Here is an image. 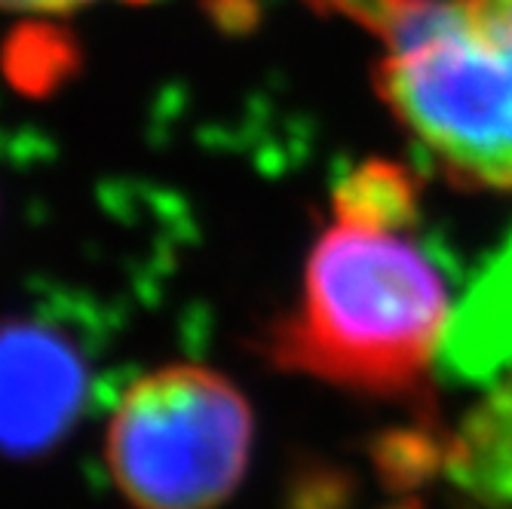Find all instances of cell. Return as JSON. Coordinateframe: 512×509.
Returning <instances> with one entry per match:
<instances>
[{
	"mask_svg": "<svg viewBox=\"0 0 512 509\" xmlns=\"http://www.w3.org/2000/svg\"><path fill=\"white\" fill-rule=\"evenodd\" d=\"M448 276L421 237V178L368 157L344 172L267 359L371 399H417L451 319Z\"/></svg>",
	"mask_w": 512,
	"mask_h": 509,
	"instance_id": "6da1fadb",
	"label": "cell"
},
{
	"mask_svg": "<svg viewBox=\"0 0 512 509\" xmlns=\"http://www.w3.org/2000/svg\"><path fill=\"white\" fill-rule=\"evenodd\" d=\"M375 40L378 99L445 181L512 194V0H304Z\"/></svg>",
	"mask_w": 512,
	"mask_h": 509,
	"instance_id": "7a4b0ae2",
	"label": "cell"
},
{
	"mask_svg": "<svg viewBox=\"0 0 512 509\" xmlns=\"http://www.w3.org/2000/svg\"><path fill=\"white\" fill-rule=\"evenodd\" d=\"M255 414L227 375L172 362L135 378L105 430V464L132 509H218L246 479Z\"/></svg>",
	"mask_w": 512,
	"mask_h": 509,
	"instance_id": "3957f363",
	"label": "cell"
},
{
	"mask_svg": "<svg viewBox=\"0 0 512 509\" xmlns=\"http://www.w3.org/2000/svg\"><path fill=\"white\" fill-rule=\"evenodd\" d=\"M89 365L74 341L37 319L0 322V454L37 460L77 427Z\"/></svg>",
	"mask_w": 512,
	"mask_h": 509,
	"instance_id": "277c9868",
	"label": "cell"
},
{
	"mask_svg": "<svg viewBox=\"0 0 512 509\" xmlns=\"http://www.w3.org/2000/svg\"><path fill=\"white\" fill-rule=\"evenodd\" d=\"M445 375L491 384L512 365V234L451 310L442 338Z\"/></svg>",
	"mask_w": 512,
	"mask_h": 509,
	"instance_id": "5b68a950",
	"label": "cell"
},
{
	"mask_svg": "<svg viewBox=\"0 0 512 509\" xmlns=\"http://www.w3.org/2000/svg\"><path fill=\"white\" fill-rule=\"evenodd\" d=\"M445 473L470 497L512 509V365L448 442Z\"/></svg>",
	"mask_w": 512,
	"mask_h": 509,
	"instance_id": "8992f818",
	"label": "cell"
},
{
	"mask_svg": "<svg viewBox=\"0 0 512 509\" xmlns=\"http://www.w3.org/2000/svg\"><path fill=\"white\" fill-rule=\"evenodd\" d=\"M445 457H448V442L442 445L421 430H399L375 445L378 473L390 488H402V491L427 482L439 467H445Z\"/></svg>",
	"mask_w": 512,
	"mask_h": 509,
	"instance_id": "52a82bcc",
	"label": "cell"
},
{
	"mask_svg": "<svg viewBox=\"0 0 512 509\" xmlns=\"http://www.w3.org/2000/svg\"><path fill=\"white\" fill-rule=\"evenodd\" d=\"M99 0H0V13H31V16H65ZM123 4H148V0H123Z\"/></svg>",
	"mask_w": 512,
	"mask_h": 509,
	"instance_id": "ba28073f",
	"label": "cell"
}]
</instances>
